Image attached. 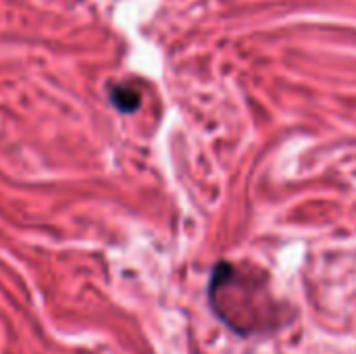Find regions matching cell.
Segmentation results:
<instances>
[{
  "mask_svg": "<svg viewBox=\"0 0 356 354\" xmlns=\"http://www.w3.org/2000/svg\"><path fill=\"white\" fill-rule=\"evenodd\" d=\"M215 315L238 336H271L288 321V307L275 298L267 273L250 265L219 263L209 284Z\"/></svg>",
  "mask_w": 356,
  "mask_h": 354,
  "instance_id": "6da1fadb",
  "label": "cell"
},
{
  "mask_svg": "<svg viewBox=\"0 0 356 354\" xmlns=\"http://www.w3.org/2000/svg\"><path fill=\"white\" fill-rule=\"evenodd\" d=\"M111 102L117 111L121 113H134L140 108V102H142V96L140 92L129 86V83H117L111 88Z\"/></svg>",
  "mask_w": 356,
  "mask_h": 354,
  "instance_id": "7a4b0ae2",
  "label": "cell"
}]
</instances>
